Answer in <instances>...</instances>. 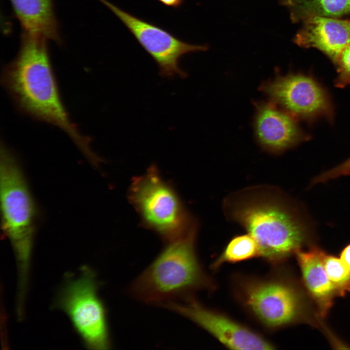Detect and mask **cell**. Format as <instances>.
<instances>
[{"instance_id": "obj_1", "label": "cell", "mask_w": 350, "mask_h": 350, "mask_svg": "<svg viewBox=\"0 0 350 350\" xmlns=\"http://www.w3.org/2000/svg\"><path fill=\"white\" fill-rule=\"evenodd\" d=\"M46 39L24 33L18 55L4 69L2 83L21 112L61 129L91 158V139L81 134L63 103Z\"/></svg>"}, {"instance_id": "obj_2", "label": "cell", "mask_w": 350, "mask_h": 350, "mask_svg": "<svg viewBox=\"0 0 350 350\" xmlns=\"http://www.w3.org/2000/svg\"><path fill=\"white\" fill-rule=\"evenodd\" d=\"M223 210L253 238L260 256L273 264L295 254L309 239L307 225L276 187L259 185L236 192L224 199Z\"/></svg>"}, {"instance_id": "obj_3", "label": "cell", "mask_w": 350, "mask_h": 350, "mask_svg": "<svg viewBox=\"0 0 350 350\" xmlns=\"http://www.w3.org/2000/svg\"><path fill=\"white\" fill-rule=\"evenodd\" d=\"M197 227L168 242L152 263L130 285L129 293L146 303L161 304L211 288L196 256Z\"/></svg>"}, {"instance_id": "obj_4", "label": "cell", "mask_w": 350, "mask_h": 350, "mask_svg": "<svg viewBox=\"0 0 350 350\" xmlns=\"http://www.w3.org/2000/svg\"><path fill=\"white\" fill-rule=\"evenodd\" d=\"M0 199L2 227L16 257L18 288L27 290L35 234V208L14 154L1 142Z\"/></svg>"}, {"instance_id": "obj_5", "label": "cell", "mask_w": 350, "mask_h": 350, "mask_svg": "<svg viewBox=\"0 0 350 350\" xmlns=\"http://www.w3.org/2000/svg\"><path fill=\"white\" fill-rule=\"evenodd\" d=\"M128 198L144 225L167 242L197 227L175 191L155 166L133 179Z\"/></svg>"}, {"instance_id": "obj_6", "label": "cell", "mask_w": 350, "mask_h": 350, "mask_svg": "<svg viewBox=\"0 0 350 350\" xmlns=\"http://www.w3.org/2000/svg\"><path fill=\"white\" fill-rule=\"evenodd\" d=\"M97 288L93 272L84 267L78 276L66 280L56 304L68 316L86 347L106 350L110 341L105 310Z\"/></svg>"}, {"instance_id": "obj_7", "label": "cell", "mask_w": 350, "mask_h": 350, "mask_svg": "<svg viewBox=\"0 0 350 350\" xmlns=\"http://www.w3.org/2000/svg\"><path fill=\"white\" fill-rule=\"evenodd\" d=\"M235 291L245 309L268 329H276L291 324L300 315L298 292L279 276L241 277L236 280Z\"/></svg>"}, {"instance_id": "obj_8", "label": "cell", "mask_w": 350, "mask_h": 350, "mask_svg": "<svg viewBox=\"0 0 350 350\" xmlns=\"http://www.w3.org/2000/svg\"><path fill=\"white\" fill-rule=\"evenodd\" d=\"M101 0L119 18L152 57L158 66L160 75L163 77H186V72L179 65L182 56L208 49L207 45L184 42L164 29L136 17L106 0Z\"/></svg>"}, {"instance_id": "obj_9", "label": "cell", "mask_w": 350, "mask_h": 350, "mask_svg": "<svg viewBox=\"0 0 350 350\" xmlns=\"http://www.w3.org/2000/svg\"><path fill=\"white\" fill-rule=\"evenodd\" d=\"M208 332L234 350H272V343L229 317L203 306L192 295L163 304Z\"/></svg>"}, {"instance_id": "obj_10", "label": "cell", "mask_w": 350, "mask_h": 350, "mask_svg": "<svg viewBox=\"0 0 350 350\" xmlns=\"http://www.w3.org/2000/svg\"><path fill=\"white\" fill-rule=\"evenodd\" d=\"M261 89L273 102L299 117L312 118L330 112L326 93L310 77L301 74L280 76L265 83Z\"/></svg>"}, {"instance_id": "obj_11", "label": "cell", "mask_w": 350, "mask_h": 350, "mask_svg": "<svg viewBox=\"0 0 350 350\" xmlns=\"http://www.w3.org/2000/svg\"><path fill=\"white\" fill-rule=\"evenodd\" d=\"M293 41L303 48H315L333 61L350 44V20L315 16L303 21Z\"/></svg>"}, {"instance_id": "obj_12", "label": "cell", "mask_w": 350, "mask_h": 350, "mask_svg": "<svg viewBox=\"0 0 350 350\" xmlns=\"http://www.w3.org/2000/svg\"><path fill=\"white\" fill-rule=\"evenodd\" d=\"M255 128L261 146L272 153L284 151L301 138L294 119L270 103L257 105Z\"/></svg>"}, {"instance_id": "obj_13", "label": "cell", "mask_w": 350, "mask_h": 350, "mask_svg": "<svg viewBox=\"0 0 350 350\" xmlns=\"http://www.w3.org/2000/svg\"><path fill=\"white\" fill-rule=\"evenodd\" d=\"M321 250L313 247L308 251L301 249L295 253L305 285L317 305L319 313L325 315L337 295L323 264Z\"/></svg>"}, {"instance_id": "obj_14", "label": "cell", "mask_w": 350, "mask_h": 350, "mask_svg": "<svg viewBox=\"0 0 350 350\" xmlns=\"http://www.w3.org/2000/svg\"><path fill=\"white\" fill-rule=\"evenodd\" d=\"M25 34L59 39L51 0H10Z\"/></svg>"}, {"instance_id": "obj_15", "label": "cell", "mask_w": 350, "mask_h": 350, "mask_svg": "<svg viewBox=\"0 0 350 350\" xmlns=\"http://www.w3.org/2000/svg\"><path fill=\"white\" fill-rule=\"evenodd\" d=\"M293 22L315 16L337 18L350 15V0H280Z\"/></svg>"}, {"instance_id": "obj_16", "label": "cell", "mask_w": 350, "mask_h": 350, "mask_svg": "<svg viewBox=\"0 0 350 350\" xmlns=\"http://www.w3.org/2000/svg\"><path fill=\"white\" fill-rule=\"evenodd\" d=\"M260 256L258 245L249 234L232 238L223 252L212 264V268L218 269L225 262H237Z\"/></svg>"}, {"instance_id": "obj_17", "label": "cell", "mask_w": 350, "mask_h": 350, "mask_svg": "<svg viewBox=\"0 0 350 350\" xmlns=\"http://www.w3.org/2000/svg\"><path fill=\"white\" fill-rule=\"evenodd\" d=\"M321 257L325 271L337 295L344 296L350 292V272L340 259L322 250Z\"/></svg>"}, {"instance_id": "obj_18", "label": "cell", "mask_w": 350, "mask_h": 350, "mask_svg": "<svg viewBox=\"0 0 350 350\" xmlns=\"http://www.w3.org/2000/svg\"><path fill=\"white\" fill-rule=\"evenodd\" d=\"M333 62L338 73L336 86L343 88L350 84V44L341 52Z\"/></svg>"}, {"instance_id": "obj_19", "label": "cell", "mask_w": 350, "mask_h": 350, "mask_svg": "<svg viewBox=\"0 0 350 350\" xmlns=\"http://www.w3.org/2000/svg\"><path fill=\"white\" fill-rule=\"evenodd\" d=\"M350 175V158L338 166L320 175L321 180L326 182L340 176Z\"/></svg>"}, {"instance_id": "obj_20", "label": "cell", "mask_w": 350, "mask_h": 350, "mask_svg": "<svg viewBox=\"0 0 350 350\" xmlns=\"http://www.w3.org/2000/svg\"><path fill=\"white\" fill-rule=\"evenodd\" d=\"M340 259L347 269L350 272V244L342 251Z\"/></svg>"}, {"instance_id": "obj_21", "label": "cell", "mask_w": 350, "mask_h": 350, "mask_svg": "<svg viewBox=\"0 0 350 350\" xmlns=\"http://www.w3.org/2000/svg\"><path fill=\"white\" fill-rule=\"evenodd\" d=\"M161 4L168 7L177 8L183 3L184 0H157Z\"/></svg>"}]
</instances>
